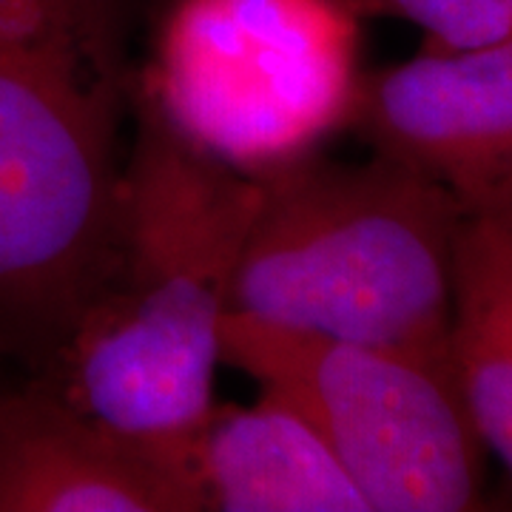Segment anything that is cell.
I'll use <instances>...</instances> for the list:
<instances>
[{"mask_svg": "<svg viewBox=\"0 0 512 512\" xmlns=\"http://www.w3.org/2000/svg\"><path fill=\"white\" fill-rule=\"evenodd\" d=\"M131 114L103 265L60 345L23 376L200 476L220 325L259 180L185 146L134 97Z\"/></svg>", "mask_w": 512, "mask_h": 512, "instance_id": "6da1fadb", "label": "cell"}, {"mask_svg": "<svg viewBox=\"0 0 512 512\" xmlns=\"http://www.w3.org/2000/svg\"><path fill=\"white\" fill-rule=\"evenodd\" d=\"M146 0H0V339L43 365L103 265Z\"/></svg>", "mask_w": 512, "mask_h": 512, "instance_id": "7a4b0ae2", "label": "cell"}, {"mask_svg": "<svg viewBox=\"0 0 512 512\" xmlns=\"http://www.w3.org/2000/svg\"><path fill=\"white\" fill-rule=\"evenodd\" d=\"M464 208L436 180L373 154H316L259 180L231 311L373 348L453 353Z\"/></svg>", "mask_w": 512, "mask_h": 512, "instance_id": "3957f363", "label": "cell"}, {"mask_svg": "<svg viewBox=\"0 0 512 512\" xmlns=\"http://www.w3.org/2000/svg\"><path fill=\"white\" fill-rule=\"evenodd\" d=\"M362 23L350 0H160L131 97L185 146L262 180L350 128Z\"/></svg>", "mask_w": 512, "mask_h": 512, "instance_id": "277c9868", "label": "cell"}, {"mask_svg": "<svg viewBox=\"0 0 512 512\" xmlns=\"http://www.w3.org/2000/svg\"><path fill=\"white\" fill-rule=\"evenodd\" d=\"M220 356L311 424L370 512L481 507L487 447L453 353L339 342L228 311Z\"/></svg>", "mask_w": 512, "mask_h": 512, "instance_id": "5b68a950", "label": "cell"}, {"mask_svg": "<svg viewBox=\"0 0 512 512\" xmlns=\"http://www.w3.org/2000/svg\"><path fill=\"white\" fill-rule=\"evenodd\" d=\"M350 134L450 188L464 211L512 177V37L365 72Z\"/></svg>", "mask_w": 512, "mask_h": 512, "instance_id": "8992f818", "label": "cell"}, {"mask_svg": "<svg viewBox=\"0 0 512 512\" xmlns=\"http://www.w3.org/2000/svg\"><path fill=\"white\" fill-rule=\"evenodd\" d=\"M200 476L23 376L0 387V512H200Z\"/></svg>", "mask_w": 512, "mask_h": 512, "instance_id": "52a82bcc", "label": "cell"}, {"mask_svg": "<svg viewBox=\"0 0 512 512\" xmlns=\"http://www.w3.org/2000/svg\"><path fill=\"white\" fill-rule=\"evenodd\" d=\"M205 510L367 512L325 439L282 399L214 410L197 450Z\"/></svg>", "mask_w": 512, "mask_h": 512, "instance_id": "ba28073f", "label": "cell"}, {"mask_svg": "<svg viewBox=\"0 0 512 512\" xmlns=\"http://www.w3.org/2000/svg\"><path fill=\"white\" fill-rule=\"evenodd\" d=\"M453 362L478 436L512 473V228L490 211L458 231Z\"/></svg>", "mask_w": 512, "mask_h": 512, "instance_id": "9c48e42d", "label": "cell"}, {"mask_svg": "<svg viewBox=\"0 0 512 512\" xmlns=\"http://www.w3.org/2000/svg\"><path fill=\"white\" fill-rule=\"evenodd\" d=\"M370 18L413 23L424 49H473L512 37V0H350Z\"/></svg>", "mask_w": 512, "mask_h": 512, "instance_id": "30bf717a", "label": "cell"}, {"mask_svg": "<svg viewBox=\"0 0 512 512\" xmlns=\"http://www.w3.org/2000/svg\"><path fill=\"white\" fill-rule=\"evenodd\" d=\"M470 211H490V214H495L498 220H504L512 228V177L495 191L490 200H484L481 205H476V208H470ZM464 214H467V211H464Z\"/></svg>", "mask_w": 512, "mask_h": 512, "instance_id": "8fae6325", "label": "cell"}, {"mask_svg": "<svg viewBox=\"0 0 512 512\" xmlns=\"http://www.w3.org/2000/svg\"><path fill=\"white\" fill-rule=\"evenodd\" d=\"M12 362V356H9V348H6V342L0 339V387L6 382V365Z\"/></svg>", "mask_w": 512, "mask_h": 512, "instance_id": "7c38bea8", "label": "cell"}]
</instances>
